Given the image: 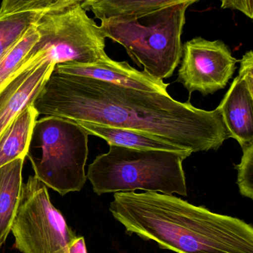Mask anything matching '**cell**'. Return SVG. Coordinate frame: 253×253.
Masks as SVG:
<instances>
[{"label":"cell","instance_id":"cell-18","mask_svg":"<svg viewBox=\"0 0 253 253\" xmlns=\"http://www.w3.org/2000/svg\"><path fill=\"white\" fill-rule=\"evenodd\" d=\"M242 148V160L240 164L235 165L238 170L237 184L242 196L253 199V142Z\"/></svg>","mask_w":253,"mask_h":253},{"label":"cell","instance_id":"cell-22","mask_svg":"<svg viewBox=\"0 0 253 253\" xmlns=\"http://www.w3.org/2000/svg\"><path fill=\"white\" fill-rule=\"evenodd\" d=\"M94 1H96V0H59L51 7H49L42 13L45 14V13H57V12L63 11L69 7L77 5L81 6L86 3L92 2Z\"/></svg>","mask_w":253,"mask_h":253},{"label":"cell","instance_id":"cell-10","mask_svg":"<svg viewBox=\"0 0 253 253\" xmlns=\"http://www.w3.org/2000/svg\"><path fill=\"white\" fill-rule=\"evenodd\" d=\"M55 65L25 68L12 74L0 90V136L15 118L32 105Z\"/></svg>","mask_w":253,"mask_h":253},{"label":"cell","instance_id":"cell-12","mask_svg":"<svg viewBox=\"0 0 253 253\" xmlns=\"http://www.w3.org/2000/svg\"><path fill=\"white\" fill-rule=\"evenodd\" d=\"M25 159L0 168V249L5 243L16 216L22 186Z\"/></svg>","mask_w":253,"mask_h":253},{"label":"cell","instance_id":"cell-9","mask_svg":"<svg viewBox=\"0 0 253 253\" xmlns=\"http://www.w3.org/2000/svg\"><path fill=\"white\" fill-rule=\"evenodd\" d=\"M53 71L68 75L89 77L125 87L169 94V83L140 71L126 62L108 60L95 63H65L56 65Z\"/></svg>","mask_w":253,"mask_h":253},{"label":"cell","instance_id":"cell-19","mask_svg":"<svg viewBox=\"0 0 253 253\" xmlns=\"http://www.w3.org/2000/svg\"><path fill=\"white\" fill-rule=\"evenodd\" d=\"M59 0H1L0 19L27 12L43 13Z\"/></svg>","mask_w":253,"mask_h":253},{"label":"cell","instance_id":"cell-23","mask_svg":"<svg viewBox=\"0 0 253 253\" xmlns=\"http://www.w3.org/2000/svg\"><path fill=\"white\" fill-rule=\"evenodd\" d=\"M68 253H88L84 237L77 236L70 245Z\"/></svg>","mask_w":253,"mask_h":253},{"label":"cell","instance_id":"cell-16","mask_svg":"<svg viewBox=\"0 0 253 253\" xmlns=\"http://www.w3.org/2000/svg\"><path fill=\"white\" fill-rule=\"evenodd\" d=\"M39 38L36 23L0 57V90L16 71L22 59Z\"/></svg>","mask_w":253,"mask_h":253},{"label":"cell","instance_id":"cell-13","mask_svg":"<svg viewBox=\"0 0 253 253\" xmlns=\"http://www.w3.org/2000/svg\"><path fill=\"white\" fill-rule=\"evenodd\" d=\"M83 126L89 135H96L105 140L108 145H117L138 150H163L187 152L163 138L142 131L101 126L86 122H76ZM190 152V151H189Z\"/></svg>","mask_w":253,"mask_h":253},{"label":"cell","instance_id":"cell-17","mask_svg":"<svg viewBox=\"0 0 253 253\" xmlns=\"http://www.w3.org/2000/svg\"><path fill=\"white\" fill-rule=\"evenodd\" d=\"M43 16L37 12L18 13L0 19V57Z\"/></svg>","mask_w":253,"mask_h":253},{"label":"cell","instance_id":"cell-11","mask_svg":"<svg viewBox=\"0 0 253 253\" xmlns=\"http://www.w3.org/2000/svg\"><path fill=\"white\" fill-rule=\"evenodd\" d=\"M253 93L237 77L218 107L230 138L241 147L253 142Z\"/></svg>","mask_w":253,"mask_h":253},{"label":"cell","instance_id":"cell-7","mask_svg":"<svg viewBox=\"0 0 253 253\" xmlns=\"http://www.w3.org/2000/svg\"><path fill=\"white\" fill-rule=\"evenodd\" d=\"M21 253H68L77 237L51 202L48 187L34 175L22 183L11 230Z\"/></svg>","mask_w":253,"mask_h":253},{"label":"cell","instance_id":"cell-3","mask_svg":"<svg viewBox=\"0 0 253 253\" xmlns=\"http://www.w3.org/2000/svg\"><path fill=\"white\" fill-rule=\"evenodd\" d=\"M191 154L109 145L89 165L86 177L98 196L141 190L187 196L183 162Z\"/></svg>","mask_w":253,"mask_h":253},{"label":"cell","instance_id":"cell-21","mask_svg":"<svg viewBox=\"0 0 253 253\" xmlns=\"http://www.w3.org/2000/svg\"><path fill=\"white\" fill-rule=\"evenodd\" d=\"M222 9L239 10L250 19L253 18V0H220Z\"/></svg>","mask_w":253,"mask_h":253},{"label":"cell","instance_id":"cell-8","mask_svg":"<svg viewBox=\"0 0 253 253\" xmlns=\"http://www.w3.org/2000/svg\"><path fill=\"white\" fill-rule=\"evenodd\" d=\"M238 62L224 42L196 37L183 44L177 82L190 95L195 91L203 96L213 94L227 86Z\"/></svg>","mask_w":253,"mask_h":253},{"label":"cell","instance_id":"cell-1","mask_svg":"<svg viewBox=\"0 0 253 253\" xmlns=\"http://www.w3.org/2000/svg\"><path fill=\"white\" fill-rule=\"evenodd\" d=\"M33 105L39 115L142 131L192 153L218 150L230 138L218 108L54 71Z\"/></svg>","mask_w":253,"mask_h":253},{"label":"cell","instance_id":"cell-2","mask_svg":"<svg viewBox=\"0 0 253 253\" xmlns=\"http://www.w3.org/2000/svg\"><path fill=\"white\" fill-rule=\"evenodd\" d=\"M109 211L127 234L176 253H253V227L173 195L115 193Z\"/></svg>","mask_w":253,"mask_h":253},{"label":"cell","instance_id":"cell-4","mask_svg":"<svg viewBox=\"0 0 253 253\" xmlns=\"http://www.w3.org/2000/svg\"><path fill=\"white\" fill-rule=\"evenodd\" d=\"M181 3L137 17L101 19L105 38L121 44L144 71L158 80L169 78L181 62L186 11Z\"/></svg>","mask_w":253,"mask_h":253},{"label":"cell","instance_id":"cell-15","mask_svg":"<svg viewBox=\"0 0 253 253\" xmlns=\"http://www.w3.org/2000/svg\"><path fill=\"white\" fill-rule=\"evenodd\" d=\"M200 0H96L81 5L100 20L111 17H137L181 3L192 4Z\"/></svg>","mask_w":253,"mask_h":253},{"label":"cell","instance_id":"cell-5","mask_svg":"<svg viewBox=\"0 0 253 253\" xmlns=\"http://www.w3.org/2000/svg\"><path fill=\"white\" fill-rule=\"evenodd\" d=\"M89 135L68 119L49 116L37 120L26 156L34 176L62 196L80 191L87 180Z\"/></svg>","mask_w":253,"mask_h":253},{"label":"cell","instance_id":"cell-20","mask_svg":"<svg viewBox=\"0 0 253 253\" xmlns=\"http://www.w3.org/2000/svg\"><path fill=\"white\" fill-rule=\"evenodd\" d=\"M239 69V78L248 84V88L253 93V50L246 52L241 60Z\"/></svg>","mask_w":253,"mask_h":253},{"label":"cell","instance_id":"cell-14","mask_svg":"<svg viewBox=\"0 0 253 253\" xmlns=\"http://www.w3.org/2000/svg\"><path fill=\"white\" fill-rule=\"evenodd\" d=\"M39 114L28 105L6 128L0 136V168L16 159H25L34 125Z\"/></svg>","mask_w":253,"mask_h":253},{"label":"cell","instance_id":"cell-6","mask_svg":"<svg viewBox=\"0 0 253 253\" xmlns=\"http://www.w3.org/2000/svg\"><path fill=\"white\" fill-rule=\"evenodd\" d=\"M39 38L16 71L40 65L95 63L110 59L101 26L81 6L45 13L36 22Z\"/></svg>","mask_w":253,"mask_h":253}]
</instances>
